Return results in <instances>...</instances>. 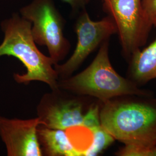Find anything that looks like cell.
Wrapping results in <instances>:
<instances>
[{
  "mask_svg": "<svg viewBox=\"0 0 156 156\" xmlns=\"http://www.w3.org/2000/svg\"><path fill=\"white\" fill-rule=\"evenodd\" d=\"M101 126L124 146L116 155L142 156L156 146V98L127 95L101 103Z\"/></svg>",
  "mask_w": 156,
  "mask_h": 156,
  "instance_id": "6da1fadb",
  "label": "cell"
},
{
  "mask_svg": "<svg viewBox=\"0 0 156 156\" xmlns=\"http://www.w3.org/2000/svg\"><path fill=\"white\" fill-rule=\"evenodd\" d=\"M1 26L4 38L0 45V57H15L26 68V73L14 74L17 83L27 84L40 81L49 85L53 91L59 89L58 76L54 67L56 64L37 48L31 33V23L15 14Z\"/></svg>",
  "mask_w": 156,
  "mask_h": 156,
  "instance_id": "7a4b0ae2",
  "label": "cell"
},
{
  "mask_svg": "<svg viewBox=\"0 0 156 156\" xmlns=\"http://www.w3.org/2000/svg\"><path fill=\"white\" fill-rule=\"evenodd\" d=\"M109 41L102 44L93 62L82 72L58 80V89L93 97L101 103L127 95L152 96L151 91L140 89L115 71L109 57Z\"/></svg>",
  "mask_w": 156,
  "mask_h": 156,
  "instance_id": "3957f363",
  "label": "cell"
},
{
  "mask_svg": "<svg viewBox=\"0 0 156 156\" xmlns=\"http://www.w3.org/2000/svg\"><path fill=\"white\" fill-rule=\"evenodd\" d=\"M21 16L31 23L35 44L45 46L55 64L66 57L70 43L64 37V22L53 0H33L20 9Z\"/></svg>",
  "mask_w": 156,
  "mask_h": 156,
  "instance_id": "277c9868",
  "label": "cell"
},
{
  "mask_svg": "<svg viewBox=\"0 0 156 156\" xmlns=\"http://www.w3.org/2000/svg\"><path fill=\"white\" fill-rule=\"evenodd\" d=\"M104 11L116 24L122 52L129 60L144 46L153 26L143 8L142 0H102Z\"/></svg>",
  "mask_w": 156,
  "mask_h": 156,
  "instance_id": "5b68a950",
  "label": "cell"
},
{
  "mask_svg": "<svg viewBox=\"0 0 156 156\" xmlns=\"http://www.w3.org/2000/svg\"><path fill=\"white\" fill-rule=\"evenodd\" d=\"M78 42L73 55L64 64L55 65L58 77L70 76L85 59L103 42L117 33L116 24L109 15L99 21H93L83 11L78 17L75 27Z\"/></svg>",
  "mask_w": 156,
  "mask_h": 156,
  "instance_id": "8992f818",
  "label": "cell"
},
{
  "mask_svg": "<svg viewBox=\"0 0 156 156\" xmlns=\"http://www.w3.org/2000/svg\"><path fill=\"white\" fill-rule=\"evenodd\" d=\"M39 117L28 120L0 116V137L8 156H41L37 135Z\"/></svg>",
  "mask_w": 156,
  "mask_h": 156,
  "instance_id": "52a82bcc",
  "label": "cell"
},
{
  "mask_svg": "<svg viewBox=\"0 0 156 156\" xmlns=\"http://www.w3.org/2000/svg\"><path fill=\"white\" fill-rule=\"evenodd\" d=\"M60 89L44 96L38 106L41 126L52 129H67L82 126L83 104L77 98H62Z\"/></svg>",
  "mask_w": 156,
  "mask_h": 156,
  "instance_id": "ba28073f",
  "label": "cell"
},
{
  "mask_svg": "<svg viewBox=\"0 0 156 156\" xmlns=\"http://www.w3.org/2000/svg\"><path fill=\"white\" fill-rule=\"evenodd\" d=\"M37 135L42 154L49 156H81L65 130L39 125Z\"/></svg>",
  "mask_w": 156,
  "mask_h": 156,
  "instance_id": "9c48e42d",
  "label": "cell"
},
{
  "mask_svg": "<svg viewBox=\"0 0 156 156\" xmlns=\"http://www.w3.org/2000/svg\"><path fill=\"white\" fill-rule=\"evenodd\" d=\"M128 62V79L138 86L156 79V38L142 50L136 51Z\"/></svg>",
  "mask_w": 156,
  "mask_h": 156,
  "instance_id": "30bf717a",
  "label": "cell"
},
{
  "mask_svg": "<svg viewBox=\"0 0 156 156\" xmlns=\"http://www.w3.org/2000/svg\"><path fill=\"white\" fill-rule=\"evenodd\" d=\"M92 135L91 143L84 151L83 156H97L115 140L113 137L102 126L90 131Z\"/></svg>",
  "mask_w": 156,
  "mask_h": 156,
  "instance_id": "8fae6325",
  "label": "cell"
},
{
  "mask_svg": "<svg viewBox=\"0 0 156 156\" xmlns=\"http://www.w3.org/2000/svg\"><path fill=\"white\" fill-rule=\"evenodd\" d=\"M100 110V106L98 104H92L84 115L82 127L91 131L101 126Z\"/></svg>",
  "mask_w": 156,
  "mask_h": 156,
  "instance_id": "7c38bea8",
  "label": "cell"
},
{
  "mask_svg": "<svg viewBox=\"0 0 156 156\" xmlns=\"http://www.w3.org/2000/svg\"><path fill=\"white\" fill-rule=\"evenodd\" d=\"M142 4L149 20L156 27V0H142Z\"/></svg>",
  "mask_w": 156,
  "mask_h": 156,
  "instance_id": "4fadbf2b",
  "label": "cell"
},
{
  "mask_svg": "<svg viewBox=\"0 0 156 156\" xmlns=\"http://www.w3.org/2000/svg\"><path fill=\"white\" fill-rule=\"evenodd\" d=\"M62 1L69 4L73 8V9H79L80 8H84L90 1V0H62Z\"/></svg>",
  "mask_w": 156,
  "mask_h": 156,
  "instance_id": "5bb4252c",
  "label": "cell"
}]
</instances>
